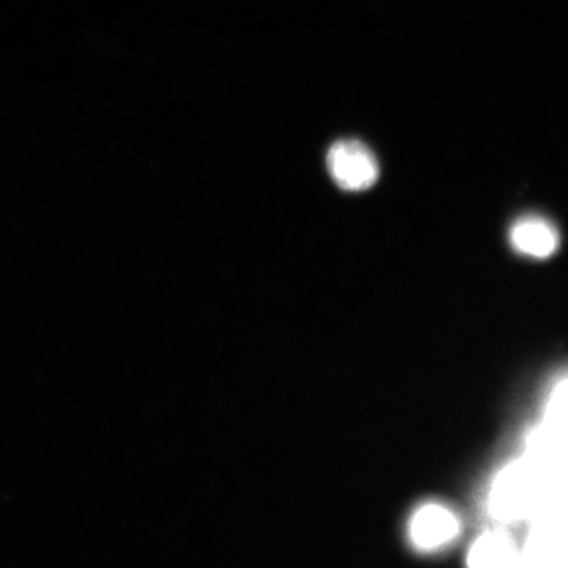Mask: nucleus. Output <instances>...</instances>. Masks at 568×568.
Returning a JSON list of instances; mask_svg holds the SVG:
<instances>
[{"label":"nucleus","instance_id":"nucleus-1","mask_svg":"<svg viewBox=\"0 0 568 568\" xmlns=\"http://www.w3.org/2000/svg\"><path fill=\"white\" fill-rule=\"evenodd\" d=\"M326 168L339 189L358 193L374 186L379 163L372 149L358 140H339L326 154Z\"/></svg>","mask_w":568,"mask_h":568},{"label":"nucleus","instance_id":"nucleus-2","mask_svg":"<svg viewBox=\"0 0 568 568\" xmlns=\"http://www.w3.org/2000/svg\"><path fill=\"white\" fill-rule=\"evenodd\" d=\"M508 240L516 253L531 260L550 258L560 244L557 226L539 215L518 217L510 225Z\"/></svg>","mask_w":568,"mask_h":568},{"label":"nucleus","instance_id":"nucleus-3","mask_svg":"<svg viewBox=\"0 0 568 568\" xmlns=\"http://www.w3.org/2000/svg\"><path fill=\"white\" fill-rule=\"evenodd\" d=\"M530 497L528 471L518 465L509 466L496 479L491 494L493 513L500 520H515L527 513Z\"/></svg>","mask_w":568,"mask_h":568},{"label":"nucleus","instance_id":"nucleus-4","mask_svg":"<svg viewBox=\"0 0 568 568\" xmlns=\"http://www.w3.org/2000/svg\"><path fill=\"white\" fill-rule=\"evenodd\" d=\"M459 521L456 515L438 504H428L417 510L410 523V537L422 549H437L457 537Z\"/></svg>","mask_w":568,"mask_h":568},{"label":"nucleus","instance_id":"nucleus-5","mask_svg":"<svg viewBox=\"0 0 568 568\" xmlns=\"http://www.w3.org/2000/svg\"><path fill=\"white\" fill-rule=\"evenodd\" d=\"M470 568H515L516 550L513 542L499 532H488L474 544L468 554Z\"/></svg>","mask_w":568,"mask_h":568}]
</instances>
